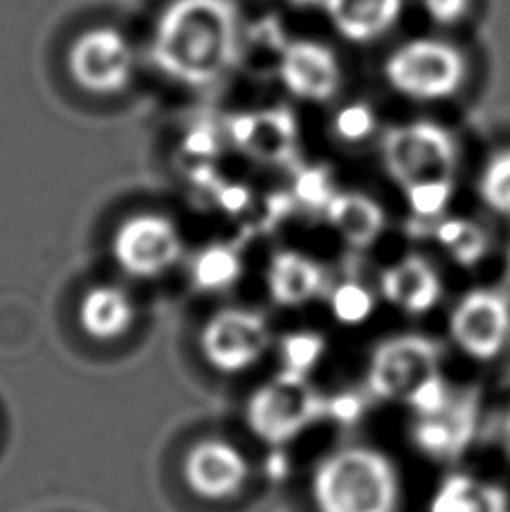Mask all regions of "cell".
I'll return each instance as SVG.
<instances>
[{"instance_id": "1", "label": "cell", "mask_w": 510, "mask_h": 512, "mask_svg": "<svg viewBox=\"0 0 510 512\" xmlns=\"http://www.w3.org/2000/svg\"><path fill=\"white\" fill-rule=\"evenodd\" d=\"M241 52L243 12L236 0H171L153 30V63L185 86H212Z\"/></svg>"}, {"instance_id": "6", "label": "cell", "mask_w": 510, "mask_h": 512, "mask_svg": "<svg viewBox=\"0 0 510 512\" xmlns=\"http://www.w3.org/2000/svg\"><path fill=\"white\" fill-rule=\"evenodd\" d=\"M324 411V398L306 376L284 369L250 398L248 425L261 441L284 445L311 427Z\"/></svg>"}, {"instance_id": "17", "label": "cell", "mask_w": 510, "mask_h": 512, "mask_svg": "<svg viewBox=\"0 0 510 512\" xmlns=\"http://www.w3.org/2000/svg\"><path fill=\"white\" fill-rule=\"evenodd\" d=\"M405 0H324L335 30L351 43H371L385 36L403 14Z\"/></svg>"}, {"instance_id": "5", "label": "cell", "mask_w": 510, "mask_h": 512, "mask_svg": "<svg viewBox=\"0 0 510 512\" xmlns=\"http://www.w3.org/2000/svg\"><path fill=\"white\" fill-rule=\"evenodd\" d=\"M382 72L398 95L414 102H443L466 86L468 61L448 41L412 39L389 54Z\"/></svg>"}, {"instance_id": "19", "label": "cell", "mask_w": 510, "mask_h": 512, "mask_svg": "<svg viewBox=\"0 0 510 512\" xmlns=\"http://www.w3.org/2000/svg\"><path fill=\"white\" fill-rule=\"evenodd\" d=\"M427 512H510V495L490 479L452 472L434 488Z\"/></svg>"}, {"instance_id": "4", "label": "cell", "mask_w": 510, "mask_h": 512, "mask_svg": "<svg viewBox=\"0 0 510 512\" xmlns=\"http://www.w3.org/2000/svg\"><path fill=\"white\" fill-rule=\"evenodd\" d=\"M317 512H398L400 474L369 445H346L317 463L311 481Z\"/></svg>"}, {"instance_id": "9", "label": "cell", "mask_w": 510, "mask_h": 512, "mask_svg": "<svg viewBox=\"0 0 510 512\" xmlns=\"http://www.w3.org/2000/svg\"><path fill=\"white\" fill-rule=\"evenodd\" d=\"M68 70L75 84L88 93L115 95L129 86L135 70V52L115 27H93L72 43Z\"/></svg>"}, {"instance_id": "25", "label": "cell", "mask_w": 510, "mask_h": 512, "mask_svg": "<svg viewBox=\"0 0 510 512\" xmlns=\"http://www.w3.org/2000/svg\"><path fill=\"white\" fill-rule=\"evenodd\" d=\"M326 353V342L320 333L297 331L281 340V358H284L286 371L308 376Z\"/></svg>"}, {"instance_id": "30", "label": "cell", "mask_w": 510, "mask_h": 512, "mask_svg": "<svg viewBox=\"0 0 510 512\" xmlns=\"http://www.w3.org/2000/svg\"><path fill=\"white\" fill-rule=\"evenodd\" d=\"M218 200H221V205L225 212L236 214V212H243V207L250 203V196H248V189L241 187V185H232V187H223L221 194H218Z\"/></svg>"}, {"instance_id": "31", "label": "cell", "mask_w": 510, "mask_h": 512, "mask_svg": "<svg viewBox=\"0 0 510 512\" xmlns=\"http://www.w3.org/2000/svg\"><path fill=\"white\" fill-rule=\"evenodd\" d=\"M290 3L297 7H313V5H324V0H290Z\"/></svg>"}, {"instance_id": "7", "label": "cell", "mask_w": 510, "mask_h": 512, "mask_svg": "<svg viewBox=\"0 0 510 512\" xmlns=\"http://www.w3.org/2000/svg\"><path fill=\"white\" fill-rule=\"evenodd\" d=\"M272 342L266 317L245 308H223L200 331V351L212 369L225 376L259 364Z\"/></svg>"}, {"instance_id": "23", "label": "cell", "mask_w": 510, "mask_h": 512, "mask_svg": "<svg viewBox=\"0 0 510 512\" xmlns=\"http://www.w3.org/2000/svg\"><path fill=\"white\" fill-rule=\"evenodd\" d=\"M331 315L342 326H362L376 310V295L362 281H342L329 292Z\"/></svg>"}, {"instance_id": "10", "label": "cell", "mask_w": 510, "mask_h": 512, "mask_svg": "<svg viewBox=\"0 0 510 512\" xmlns=\"http://www.w3.org/2000/svg\"><path fill=\"white\" fill-rule=\"evenodd\" d=\"M182 254L178 227L160 214L126 218L113 236V256L120 268L138 279L169 272Z\"/></svg>"}, {"instance_id": "28", "label": "cell", "mask_w": 510, "mask_h": 512, "mask_svg": "<svg viewBox=\"0 0 510 512\" xmlns=\"http://www.w3.org/2000/svg\"><path fill=\"white\" fill-rule=\"evenodd\" d=\"M430 21L436 25H457L470 14L472 0H421Z\"/></svg>"}, {"instance_id": "8", "label": "cell", "mask_w": 510, "mask_h": 512, "mask_svg": "<svg viewBox=\"0 0 510 512\" xmlns=\"http://www.w3.org/2000/svg\"><path fill=\"white\" fill-rule=\"evenodd\" d=\"M448 333L470 360H495L510 337V299L493 288H475L454 304Z\"/></svg>"}, {"instance_id": "14", "label": "cell", "mask_w": 510, "mask_h": 512, "mask_svg": "<svg viewBox=\"0 0 510 512\" xmlns=\"http://www.w3.org/2000/svg\"><path fill=\"white\" fill-rule=\"evenodd\" d=\"M297 122L286 108L236 115L230 124L232 142L259 162H286L297 149Z\"/></svg>"}, {"instance_id": "29", "label": "cell", "mask_w": 510, "mask_h": 512, "mask_svg": "<svg viewBox=\"0 0 510 512\" xmlns=\"http://www.w3.org/2000/svg\"><path fill=\"white\" fill-rule=\"evenodd\" d=\"M218 137L209 126H198L187 135V149L191 158H209L216 153Z\"/></svg>"}, {"instance_id": "11", "label": "cell", "mask_w": 510, "mask_h": 512, "mask_svg": "<svg viewBox=\"0 0 510 512\" xmlns=\"http://www.w3.org/2000/svg\"><path fill=\"white\" fill-rule=\"evenodd\" d=\"M250 465L243 452L225 441H200L182 461V477L194 495L225 501L239 495L248 481Z\"/></svg>"}, {"instance_id": "26", "label": "cell", "mask_w": 510, "mask_h": 512, "mask_svg": "<svg viewBox=\"0 0 510 512\" xmlns=\"http://www.w3.org/2000/svg\"><path fill=\"white\" fill-rule=\"evenodd\" d=\"M376 126H378L376 113H373V108L364 102L346 104L338 113H335V120H333L335 135H338V140L346 144L367 142L369 137L376 133Z\"/></svg>"}, {"instance_id": "12", "label": "cell", "mask_w": 510, "mask_h": 512, "mask_svg": "<svg viewBox=\"0 0 510 512\" xmlns=\"http://www.w3.org/2000/svg\"><path fill=\"white\" fill-rule=\"evenodd\" d=\"M284 86L304 102H329L342 86V68L335 52L320 41H293L279 61Z\"/></svg>"}, {"instance_id": "2", "label": "cell", "mask_w": 510, "mask_h": 512, "mask_svg": "<svg viewBox=\"0 0 510 512\" xmlns=\"http://www.w3.org/2000/svg\"><path fill=\"white\" fill-rule=\"evenodd\" d=\"M382 164L414 216L432 221L450 207L459 149L445 126L427 120L391 126L382 135Z\"/></svg>"}, {"instance_id": "15", "label": "cell", "mask_w": 510, "mask_h": 512, "mask_svg": "<svg viewBox=\"0 0 510 512\" xmlns=\"http://www.w3.org/2000/svg\"><path fill=\"white\" fill-rule=\"evenodd\" d=\"M324 214L340 239L355 250H369L387 230L385 209L362 191H335Z\"/></svg>"}, {"instance_id": "27", "label": "cell", "mask_w": 510, "mask_h": 512, "mask_svg": "<svg viewBox=\"0 0 510 512\" xmlns=\"http://www.w3.org/2000/svg\"><path fill=\"white\" fill-rule=\"evenodd\" d=\"M335 189L331 185L329 171L322 167H308L295 180V196L299 203L311 209H326Z\"/></svg>"}, {"instance_id": "20", "label": "cell", "mask_w": 510, "mask_h": 512, "mask_svg": "<svg viewBox=\"0 0 510 512\" xmlns=\"http://www.w3.org/2000/svg\"><path fill=\"white\" fill-rule=\"evenodd\" d=\"M135 322L133 299L122 288L97 286L79 304V326L97 342H113Z\"/></svg>"}, {"instance_id": "24", "label": "cell", "mask_w": 510, "mask_h": 512, "mask_svg": "<svg viewBox=\"0 0 510 512\" xmlns=\"http://www.w3.org/2000/svg\"><path fill=\"white\" fill-rule=\"evenodd\" d=\"M479 198L495 214L510 218V146L497 151L479 176Z\"/></svg>"}, {"instance_id": "21", "label": "cell", "mask_w": 510, "mask_h": 512, "mask_svg": "<svg viewBox=\"0 0 510 512\" xmlns=\"http://www.w3.org/2000/svg\"><path fill=\"white\" fill-rule=\"evenodd\" d=\"M436 243L461 268H475L488 252V234L470 218H445L436 225Z\"/></svg>"}, {"instance_id": "16", "label": "cell", "mask_w": 510, "mask_h": 512, "mask_svg": "<svg viewBox=\"0 0 510 512\" xmlns=\"http://www.w3.org/2000/svg\"><path fill=\"white\" fill-rule=\"evenodd\" d=\"M326 283L324 268L311 256L295 250L275 254L268 268V292L275 304L302 308L322 295Z\"/></svg>"}, {"instance_id": "3", "label": "cell", "mask_w": 510, "mask_h": 512, "mask_svg": "<svg viewBox=\"0 0 510 512\" xmlns=\"http://www.w3.org/2000/svg\"><path fill=\"white\" fill-rule=\"evenodd\" d=\"M367 389L382 402H398L418 418L448 407L439 344L421 333L391 335L376 344L367 364Z\"/></svg>"}, {"instance_id": "22", "label": "cell", "mask_w": 510, "mask_h": 512, "mask_svg": "<svg viewBox=\"0 0 510 512\" xmlns=\"http://www.w3.org/2000/svg\"><path fill=\"white\" fill-rule=\"evenodd\" d=\"M243 274V261L239 252L230 245L214 243L196 254L191 263V281L203 292H223L236 286Z\"/></svg>"}, {"instance_id": "13", "label": "cell", "mask_w": 510, "mask_h": 512, "mask_svg": "<svg viewBox=\"0 0 510 512\" xmlns=\"http://www.w3.org/2000/svg\"><path fill=\"white\" fill-rule=\"evenodd\" d=\"M380 297L405 315H427L443 297L439 270L421 254H407L380 272Z\"/></svg>"}, {"instance_id": "18", "label": "cell", "mask_w": 510, "mask_h": 512, "mask_svg": "<svg viewBox=\"0 0 510 512\" xmlns=\"http://www.w3.org/2000/svg\"><path fill=\"white\" fill-rule=\"evenodd\" d=\"M475 432V407L468 402H448L439 414L418 418L414 443L432 459H454L466 450Z\"/></svg>"}]
</instances>
